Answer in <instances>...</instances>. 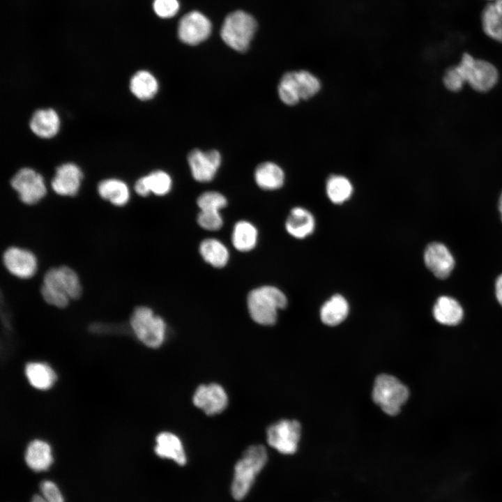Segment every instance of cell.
I'll use <instances>...</instances> for the list:
<instances>
[{
    "instance_id": "6da1fadb",
    "label": "cell",
    "mask_w": 502,
    "mask_h": 502,
    "mask_svg": "<svg viewBox=\"0 0 502 502\" xmlns=\"http://www.w3.org/2000/svg\"><path fill=\"white\" fill-rule=\"evenodd\" d=\"M247 305L249 314L256 323L271 326L277 321V311L287 307V299L278 288L265 285L249 293Z\"/></svg>"
},
{
    "instance_id": "7a4b0ae2",
    "label": "cell",
    "mask_w": 502,
    "mask_h": 502,
    "mask_svg": "<svg viewBox=\"0 0 502 502\" xmlns=\"http://www.w3.org/2000/svg\"><path fill=\"white\" fill-rule=\"evenodd\" d=\"M267 459V452L262 445L251 446L245 450L234 466L231 492L235 499L241 500L248 494Z\"/></svg>"
},
{
    "instance_id": "3957f363",
    "label": "cell",
    "mask_w": 502,
    "mask_h": 502,
    "mask_svg": "<svg viewBox=\"0 0 502 502\" xmlns=\"http://www.w3.org/2000/svg\"><path fill=\"white\" fill-rule=\"evenodd\" d=\"M257 28V23L251 15L243 10H237L227 16L220 36L222 40L233 50L245 52Z\"/></svg>"
},
{
    "instance_id": "277c9868",
    "label": "cell",
    "mask_w": 502,
    "mask_h": 502,
    "mask_svg": "<svg viewBox=\"0 0 502 502\" xmlns=\"http://www.w3.org/2000/svg\"><path fill=\"white\" fill-rule=\"evenodd\" d=\"M409 395V390L397 378L383 374L374 381L372 390L374 402L381 410L390 416L399 413L402 406Z\"/></svg>"
},
{
    "instance_id": "5b68a950",
    "label": "cell",
    "mask_w": 502,
    "mask_h": 502,
    "mask_svg": "<svg viewBox=\"0 0 502 502\" xmlns=\"http://www.w3.org/2000/svg\"><path fill=\"white\" fill-rule=\"evenodd\" d=\"M130 326L137 338L146 346L158 348L163 342L166 324L146 306L137 307L130 317Z\"/></svg>"
},
{
    "instance_id": "8992f818",
    "label": "cell",
    "mask_w": 502,
    "mask_h": 502,
    "mask_svg": "<svg viewBox=\"0 0 502 502\" xmlns=\"http://www.w3.org/2000/svg\"><path fill=\"white\" fill-rule=\"evenodd\" d=\"M467 83L476 91L486 92L492 89L497 82L499 73L491 63L474 59L465 53L457 65Z\"/></svg>"
},
{
    "instance_id": "52a82bcc",
    "label": "cell",
    "mask_w": 502,
    "mask_h": 502,
    "mask_svg": "<svg viewBox=\"0 0 502 502\" xmlns=\"http://www.w3.org/2000/svg\"><path fill=\"white\" fill-rule=\"evenodd\" d=\"M10 185L20 201L28 205L38 203L47 193L42 175L29 167L19 169L12 177Z\"/></svg>"
},
{
    "instance_id": "ba28073f",
    "label": "cell",
    "mask_w": 502,
    "mask_h": 502,
    "mask_svg": "<svg viewBox=\"0 0 502 502\" xmlns=\"http://www.w3.org/2000/svg\"><path fill=\"white\" fill-rule=\"evenodd\" d=\"M301 430V425L296 420H280L267 429V442L282 454H293L298 448Z\"/></svg>"
},
{
    "instance_id": "9c48e42d",
    "label": "cell",
    "mask_w": 502,
    "mask_h": 502,
    "mask_svg": "<svg viewBox=\"0 0 502 502\" xmlns=\"http://www.w3.org/2000/svg\"><path fill=\"white\" fill-rule=\"evenodd\" d=\"M211 32L209 20L198 11L185 15L179 21L178 36L188 45H195L204 41Z\"/></svg>"
},
{
    "instance_id": "30bf717a",
    "label": "cell",
    "mask_w": 502,
    "mask_h": 502,
    "mask_svg": "<svg viewBox=\"0 0 502 502\" xmlns=\"http://www.w3.org/2000/svg\"><path fill=\"white\" fill-rule=\"evenodd\" d=\"M188 162L193 178L201 183L209 182L215 177L221 163V155L216 150H192Z\"/></svg>"
},
{
    "instance_id": "8fae6325",
    "label": "cell",
    "mask_w": 502,
    "mask_h": 502,
    "mask_svg": "<svg viewBox=\"0 0 502 502\" xmlns=\"http://www.w3.org/2000/svg\"><path fill=\"white\" fill-rule=\"evenodd\" d=\"M195 406L206 415L214 416L222 412L228 404L227 395L220 385L210 383L200 385L192 397Z\"/></svg>"
},
{
    "instance_id": "7c38bea8",
    "label": "cell",
    "mask_w": 502,
    "mask_h": 502,
    "mask_svg": "<svg viewBox=\"0 0 502 502\" xmlns=\"http://www.w3.org/2000/svg\"><path fill=\"white\" fill-rule=\"evenodd\" d=\"M3 262L12 275L21 279L33 277L38 267L37 259L34 254L18 247L8 248L3 254Z\"/></svg>"
},
{
    "instance_id": "4fadbf2b",
    "label": "cell",
    "mask_w": 502,
    "mask_h": 502,
    "mask_svg": "<svg viewBox=\"0 0 502 502\" xmlns=\"http://www.w3.org/2000/svg\"><path fill=\"white\" fill-rule=\"evenodd\" d=\"M82 178L80 168L75 163L66 162L56 168L51 186L57 195L73 197L77 194Z\"/></svg>"
},
{
    "instance_id": "5bb4252c",
    "label": "cell",
    "mask_w": 502,
    "mask_h": 502,
    "mask_svg": "<svg viewBox=\"0 0 502 502\" xmlns=\"http://www.w3.org/2000/svg\"><path fill=\"white\" fill-rule=\"evenodd\" d=\"M427 268L438 278L445 279L455 266V259L446 245L434 242L429 244L424 252Z\"/></svg>"
},
{
    "instance_id": "9a60e30c",
    "label": "cell",
    "mask_w": 502,
    "mask_h": 502,
    "mask_svg": "<svg viewBox=\"0 0 502 502\" xmlns=\"http://www.w3.org/2000/svg\"><path fill=\"white\" fill-rule=\"evenodd\" d=\"M29 128L38 137L50 139L60 129V119L56 112L52 108L38 109L31 116Z\"/></svg>"
},
{
    "instance_id": "2e32d148",
    "label": "cell",
    "mask_w": 502,
    "mask_h": 502,
    "mask_svg": "<svg viewBox=\"0 0 502 502\" xmlns=\"http://www.w3.org/2000/svg\"><path fill=\"white\" fill-rule=\"evenodd\" d=\"M155 452L158 456L172 459L181 466L185 465L187 462L181 441L172 432H163L157 436Z\"/></svg>"
},
{
    "instance_id": "e0dca14e",
    "label": "cell",
    "mask_w": 502,
    "mask_h": 502,
    "mask_svg": "<svg viewBox=\"0 0 502 502\" xmlns=\"http://www.w3.org/2000/svg\"><path fill=\"white\" fill-rule=\"evenodd\" d=\"M315 221L312 214L302 207L291 209L285 222L287 231L296 238H304L314 229Z\"/></svg>"
},
{
    "instance_id": "ac0fdd59",
    "label": "cell",
    "mask_w": 502,
    "mask_h": 502,
    "mask_svg": "<svg viewBox=\"0 0 502 502\" xmlns=\"http://www.w3.org/2000/svg\"><path fill=\"white\" fill-rule=\"evenodd\" d=\"M463 309L460 304L450 296H440L433 307L434 319L440 324L455 326L463 318Z\"/></svg>"
},
{
    "instance_id": "d6986e66",
    "label": "cell",
    "mask_w": 502,
    "mask_h": 502,
    "mask_svg": "<svg viewBox=\"0 0 502 502\" xmlns=\"http://www.w3.org/2000/svg\"><path fill=\"white\" fill-rule=\"evenodd\" d=\"M254 180L257 185L263 190H277L284 184V173L275 163L265 162L256 167Z\"/></svg>"
},
{
    "instance_id": "ffe728a7",
    "label": "cell",
    "mask_w": 502,
    "mask_h": 502,
    "mask_svg": "<svg viewBox=\"0 0 502 502\" xmlns=\"http://www.w3.org/2000/svg\"><path fill=\"white\" fill-rule=\"evenodd\" d=\"M98 192L100 197L116 206H125L130 199L127 184L118 178L101 181L98 185Z\"/></svg>"
},
{
    "instance_id": "44dd1931",
    "label": "cell",
    "mask_w": 502,
    "mask_h": 502,
    "mask_svg": "<svg viewBox=\"0 0 502 502\" xmlns=\"http://www.w3.org/2000/svg\"><path fill=\"white\" fill-rule=\"evenodd\" d=\"M482 25L485 33L491 38L502 43V0L487 4L482 13Z\"/></svg>"
},
{
    "instance_id": "7402d4cb",
    "label": "cell",
    "mask_w": 502,
    "mask_h": 502,
    "mask_svg": "<svg viewBox=\"0 0 502 502\" xmlns=\"http://www.w3.org/2000/svg\"><path fill=\"white\" fill-rule=\"evenodd\" d=\"M349 310V304L345 298L340 294H335L321 306L320 318L324 324L334 326L347 318Z\"/></svg>"
},
{
    "instance_id": "603a6c76",
    "label": "cell",
    "mask_w": 502,
    "mask_h": 502,
    "mask_svg": "<svg viewBox=\"0 0 502 502\" xmlns=\"http://www.w3.org/2000/svg\"><path fill=\"white\" fill-rule=\"evenodd\" d=\"M130 91L137 99H152L158 90V82L154 75L147 70H139L130 78Z\"/></svg>"
},
{
    "instance_id": "cb8c5ba5",
    "label": "cell",
    "mask_w": 502,
    "mask_h": 502,
    "mask_svg": "<svg viewBox=\"0 0 502 502\" xmlns=\"http://www.w3.org/2000/svg\"><path fill=\"white\" fill-rule=\"evenodd\" d=\"M50 446L45 441L34 440L28 446L25 461L28 466L35 471L47 470L52 463Z\"/></svg>"
},
{
    "instance_id": "d4e9b609",
    "label": "cell",
    "mask_w": 502,
    "mask_h": 502,
    "mask_svg": "<svg viewBox=\"0 0 502 502\" xmlns=\"http://www.w3.org/2000/svg\"><path fill=\"white\" fill-rule=\"evenodd\" d=\"M199 250L204 260L215 268L224 267L229 258L227 247L215 238H206L202 241Z\"/></svg>"
},
{
    "instance_id": "484cf974",
    "label": "cell",
    "mask_w": 502,
    "mask_h": 502,
    "mask_svg": "<svg viewBox=\"0 0 502 502\" xmlns=\"http://www.w3.org/2000/svg\"><path fill=\"white\" fill-rule=\"evenodd\" d=\"M258 232L257 228L250 222L241 220L234 227L231 241L234 247L238 251L248 252L257 245Z\"/></svg>"
},
{
    "instance_id": "4316f807",
    "label": "cell",
    "mask_w": 502,
    "mask_h": 502,
    "mask_svg": "<svg viewBox=\"0 0 502 502\" xmlns=\"http://www.w3.org/2000/svg\"><path fill=\"white\" fill-rule=\"evenodd\" d=\"M25 372L29 383L37 389L47 390L56 380L54 372L45 363H29Z\"/></svg>"
},
{
    "instance_id": "83f0119b",
    "label": "cell",
    "mask_w": 502,
    "mask_h": 502,
    "mask_svg": "<svg viewBox=\"0 0 502 502\" xmlns=\"http://www.w3.org/2000/svg\"><path fill=\"white\" fill-rule=\"evenodd\" d=\"M326 194L334 204H340L348 200L353 192V186L348 178L342 176H330L326 183Z\"/></svg>"
},
{
    "instance_id": "f1b7e54d",
    "label": "cell",
    "mask_w": 502,
    "mask_h": 502,
    "mask_svg": "<svg viewBox=\"0 0 502 502\" xmlns=\"http://www.w3.org/2000/svg\"><path fill=\"white\" fill-rule=\"evenodd\" d=\"M280 100L287 105H294L301 100L296 71L286 73L278 86Z\"/></svg>"
},
{
    "instance_id": "f546056e",
    "label": "cell",
    "mask_w": 502,
    "mask_h": 502,
    "mask_svg": "<svg viewBox=\"0 0 502 502\" xmlns=\"http://www.w3.org/2000/svg\"><path fill=\"white\" fill-rule=\"evenodd\" d=\"M61 286L70 298L77 299L82 294V286L76 272L67 266L58 267Z\"/></svg>"
},
{
    "instance_id": "4dcf8cb0",
    "label": "cell",
    "mask_w": 502,
    "mask_h": 502,
    "mask_svg": "<svg viewBox=\"0 0 502 502\" xmlns=\"http://www.w3.org/2000/svg\"><path fill=\"white\" fill-rule=\"evenodd\" d=\"M150 192L155 195H167L172 189V181L170 176L162 170L152 172L144 176Z\"/></svg>"
},
{
    "instance_id": "1f68e13d",
    "label": "cell",
    "mask_w": 502,
    "mask_h": 502,
    "mask_svg": "<svg viewBox=\"0 0 502 502\" xmlns=\"http://www.w3.org/2000/svg\"><path fill=\"white\" fill-rule=\"evenodd\" d=\"M296 73L301 99H309L318 93L321 84L314 75L307 70Z\"/></svg>"
},
{
    "instance_id": "d6a6232c",
    "label": "cell",
    "mask_w": 502,
    "mask_h": 502,
    "mask_svg": "<svg viewBox=\"0 0 502 502\" xmlns=\"http://www.w3.org/2000/svg\"><path fill=\"white\" fill-rule=\"evenodd\" d=\"M197 204L200 211H220L227 204L225 197L215 191H208L199 195Z\"/></svg>"
},
{
    "instance_id": "836d02e7",
    "label": "cell",
    "mask_w": 502,
    "mask_h": 502,
    "mask_svg": "<svg viewBox=\"0 0 502 502\" xmlns=\"http://www.w3.org/2000/svg\"><path fill=\"white\" fill-rule=\"evenodd\" d=\"M199 225L209 231L220 229L223 225V220L220 211H200L197 215Z\"/></svg>"
},
{
    "instance_id": "e575fe53",
    "label": "cell",
    "mask_w": 502,
    "mask_h": 502,
    "mask_svg": "<svg viewBox=\"0 0 502 502\" xmlns=\"http://www.w3.org/2000/svg\"><path fill=\"white\" fill-rule=\"evenodd\" d=\"M466 82L465 77L457 65L448 69L443 77L444 85L451 91H459Z\"/></svg>"
},
{
    "instance_id": "d590c367",
    "label": "cell",
    "mask_w": 502,
    "mask_h": 502,
    "mask_svg": "<svg viewBox=\"0 0 502 502\" xmlns=\"http://www.w3.org/2000/svg\"><path fill=\"white\" fill-rule=\"evenodd\" d=\"M153 8L158 17L169 18L177 13L179 9V3L178 0H154Z\"/></svg>"
},
{
    "instance_id": "8d00e7d4",
    "label": "cell",
    "mask_w": 502,
    "mask_h": 502,
    "mask_svg": "<svg viewBox=\"0 0 502 502\" xmlns=\"http://www.w3.org/2000/svg\"><path fill=\"white\" fill-rule=\"evenodd\" d=\"M40 294L46 303L59 308L66 307L69 303L70 298L68 296L52 291L43 285L40 287Z\"/></svg>"
},
{
    "instance_id": "74e56055",
    "label": "cell",
    "mask_w": 502,
    "mask_h": 502,
    "mask_svg": "<svg viewBox=\"0 0 502 502\" xmlns=\"http://www.w3.org/2000/svg\"><path fill=\"white\" fill-rule=\"evenodd\" d=\"M42 496L47 502H64L57 486L49 480H44L40 485Z\"/></svg>"
},
{
    "instance_id": "f35d334b",
    "label": "cell",
    "mask_w": 502,
    "mask_h": 502,
    "mask_svg": "<svg viewBox=\"0 0 502 502\" xmlns=\"http://www.w3.org/2000/svg\"><path fill=\"white\" fill-rule=\"evenodd\" d=\"M135 190L140 196L146 197L150 194L144 176L137 179L135 184Z\"/></svg>"
},
{
    "instance_id": "ab89813d",
    "label": "cell",
    "mask_w": 502,
    "mask_h": 502,
    "mask_svg": "<svg viewBox=\"0 0 502 502\" xmlns=\"http://www.w3.org/2000/svg\"><path fill=\"white\" fill-rule=\"evenodd\" d=\"M496 297L502 306V274L499 276L496 281Z\"/></svg>"
},
{
    "instance_id": "60d3db41",
    "label": "cell",
    "mask_w": 502,
    "mask_h": 502,
    "mask_svg": "<svg viewBox=\"0 0 502 502\" xmlns=\"http://www.w3.org/2000/svg\"><path fill=\"white\" fill-rule=\"evenodd\" d=\"M31 502H47V501L43 498V496L36 494L32 497Z\"/></svg>"
},
{
    "instance_id": "b9f144b4",
    "label": "cell",
    "mask_w": 502,
    "mask_h": 502,
    "mask_svg": "<svg viewBox=\"0 0 502 502\" xmlns=\"http://www.w3.org/2000/svg\"><path fill=\"white\" fill-rule=\"evenodd\" d=\"M499 209L501 213V220H502V193L500 196L499 201Z\"/></svg>"
},
{
    "instance_id": "7bdbcfd3",
    "label": "cell",
    "mask_w": 502,
    "mask_h": 502,
    "mask_svg": "<svg viewBox=\"0 0 502 502\" xmlns=\"http://www.w3.org/2000/svg\"><path fill=\"white\" fill-rule=\"evenodd\" d=\"M490 1H496V0H490Z\"/></svg>"
}]
</instances>
